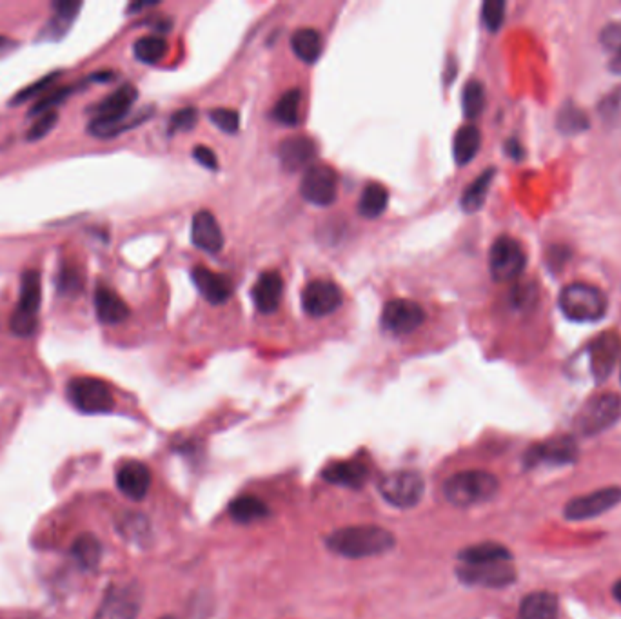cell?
I'll use <instances>...</instances> for the list:
<instances>
[{
  "mask_svg": "<svg viewBox=\"0 0 621 619\" xmlns=\"http://www.w3.org/2000/svg\"><path fill=\"white\" fill-rule=\"evenodd\" d=\"M137 99V88L131 84H124L115 93H111L93 109L95 118L89 124V133L93 137L111 138L148 120L151 109H142L137 115H131V108Z\"/></svg>",
  "mask_w": 621,
  "mask_h": 619,
  "instance_id": "1",
  "label": "cell"
},
{
  "mask_svg": "<svg viewBox=\"0 0 621 619\" xmlns=\"http://www.w3.org/2000/svg\"><path fill=\"white\" fill-rule=\"evenodd\" d=\"M327 547L345 558H371L395 547V536L376 525H355L338 529L327 538Z\"/></svg>",
  "mask_w": 621,
  "mask_h": 619,
  "instance_id": "2",
  "label": "cell"
},
{
  "mask_svg": "<svg viewBox=\"0 0 621 619\" xmlns=\"http://www.w3.org/2000/svg\"><path fill=\"white\" fill-rule=\"evenodd\" d=\"M560 309L563 316L571 322L591 324L602 320L607 313V296L603 295L602 289L596 285L585 282H572L565 285L560 293Z\"/></svg>",
  "mask_w": 621,
  "mask_h": 619,
  "instance_id": "3",
  "label": "cell"
},
{
  "mask_svg": "<svg viewBox=\"0 0 621 619\" xmlns=\"http://www.w3.org/2000/svg\"><path fill=\"white\" fill-rule=\"evenodd\" d=\"M498 492V480L491 472L465 471L454 474L445 482L444 494L447 502L456 507H471L489 502Z\"/></svg>",
  "mask_w": 621,
  "mask_h": 619,
  "instance_id": "4",
  "label": "cell"
},
{
  "mask_svg": "<svg viewBox=\"0 0 621 619\" xmlns=\"http://www.w3.org/2000/svg\"><path fill=\"white\" fill-rule=\"evenodd\" d=\"M40 302H42L40 273L37 269H28L20 278L19 305L11 315L10 327L13 335L28 338L37 331Z\"/></svg>",
  "mask_w": 621,
  "mask_h": 619,
  "instance_id": "5",
  "label": "cell"
},
{
  "mask_svg": "<svg viewBox=\"0 0 621 619\" xmlns=\"http://www.w3.org/2000/svg\"><path fill=\"white\" fill-rule=\"evenodd\" d=\"M68 398L71 405L84 414H106L115 407L109 385L93 376H77L69 380Z\"/></svg>",
  "mask_w": 621,
  "mask_h": 619,
  "instance_id": "6",
  "label": "cell"
},
{
  "mask_svg": "<svg viewBox=\"0 0 621 619\" xmlns=\"http://www.w3.org/2000/svg\"><path fill=\"white\" fill-rule=\"evenodd\" d=\"M525 264V251L513 236L503 235L494 240L489 253V271L494 282H513L525 271Z\"/></svg>",
  "mask_w": 621,
  "mask_h": 619,
  "instance_id": "7",
  "label": "cell"
},
{
  "mask_svg": "<svg viewBox=\"0 0 621 619\" xmlns=\"http://www.w3.org/2000/svg\"><path fill=\"white\" fill-rule=\"evenodd\" d=\"M621 414V398L618 394L603 393L583 405L576 418V427L583 436L602 433L616 423Z\"/></svg>",
  "mask_w": 621,
  "mask_h": 619,
  "instance_id": "8",
  "label": "cell"
},
{
  "mask_svg": "<svg viewBox=\"0 0 621 619\" xmlns=\"http://www.w3.org/2000/svg\"><path fill=\"white\" fill-rule=\"evenodd\" d=\"M380 494L398 509H411L424 494V480L418 472H391L380 482Z\"/></svg>",
  "mask_w": 621,
  "mask_h": 619,
  "instance_id": "9",
  "label": "cell"
},
{
  "mask_svg": "<svg viewBox=\"0 0 621 619\" xmlns=\"http://www.w3.org/2000/svg\"><path fill=\"white\" fill-rule=\"evenodd\" d=\"M300 193L309 204L331 206L338 197V175L327 164H313L304 171Z\"/></svg>",
  "mask_w": 621,
  "mask_h": 619,
  "instance_id": "10",
  "label": "cell"
},
{
  "mask_svg": "<svg viewBox=\"0 0 621 619\" xmlns=\"http://www.w3.org/2000/svg\"><path fill=\"white\" fill-rule=\"evenodd\" d=\"M425 322V311L422 305L413 300L396 298L387 302L382 313V325L389 333L395 335H411Z\"/></svg>",
  "mask_w": 621,
  "mask_h": 619,
  "instance_id": "11",
  "label": "cell"
},
{
  "mask_svg": "<svg viewBox=\"0 0 621 619\" xmlns=\"http://www.w3.org/2000/svg\"><path fill=\"white\" fill-rule=\"evenodd\" d=\"M620 356L621 338L614 331L602 333L589 345L591 373L598 384H602L611 376L614 367L620 362Z\"/></svg>",
  "mask_w": 621,
  "mask_h": 619,
  "instance_id": "12",
  "label": "cell"
},
{
  "mask_svg": "<svg viewBox=\"0 0 621 619\" xmlns=\"http://www.w3.org/2000/svg\"><path fill=\"white\" fill-rule=\"evenodd\" d=\"M621 502L620 487H605L600 491L585 494L580 498H574L567 507H565V516L569 520L580 521L596 518L603 512L611 511L612 507H616Z\"/></svg>",
  "mask_w": 621,
  "mask_h": 619,
  "instance_id": "13",
  "label": "cell"
},
{
  "mask_svg": "<svg viewBox=\"0 0 621 619\" xmlns=\"http://www.w3.org/2000/svg\"><path fill=\"white\" fill-rule=\"evenodd\" d=\"M302 305L307 315L315 318L333 315L342 305V291L329 280H313L302 291Z\"/></svg>",
  "mask_w": 621,
  "mask_h": 619,
  "instance_id": "14",
  "label": "cell"
},
{
  "mask_svg": "<svg viewBox=\"0 0 621 619\" xmlns=\"http://www.w3.org/2000/svg\"><path fill=\"white\" fill-rule=\"evenodd\" d=\"M578 445L571 436H558L547 442L536 443L527 454L525 463L529 467L540 465V463H551V465H569L578 460Z\"/></svg>",
  "mask_w": 621,
  "mask_h": 619,
  "instance_id": "15",
  "label": "cell"
},
{
  "mask_svg": "<svg viewBox=\"0 0 621 619\" xmlns=\"http://www.w3.org/2000/svg\"><path fill=\"white\" fill-rule=\"evenodd\" d=\"M138 610L140 600L137 590L129 587H111L93 619H137Z\"/></svg>",
  "mask_w": 621,
  "mask_h": 619,
  "instance_id": "16",
  "label": "cell"
},
{
  "mask_svg": "<svg viewBox=\"0 0 621 619\" xmlns=\"http://www.w3.org/2000/svg\"><path fill=\"white\" fill-rule=\"evenodd\" d=\"M282 168L289 173H296L300 169H307L313 166L316 158V144L313 138L306 135H295L289 137L280 144L278 149Z\"/></svg>",
  "mask_w": 621,
  "mask_h": 619,
  "instance_id": "17",
  "label": "cell"
},
{
  "mask_svg": "<svg viewBox=\"0 0 621 619\" xmlns=\"http://www.w3.org/2000/svg\"><path fill=\"white\" fill-rule=\"evenodd\" d=\"M458 576L469 585H482V587H505L516 578L511 563L476 565V567L462 565L458 569Z\"/></svg>",
  "mask_w": 621,
  "mask_h": 619,
  "instance_id": "18",
  "label": "cell"
},
{
  "mask_svg": "<svg viewBox=\"0 0 621 619\" xmlns=\"http://www.w3.org/2000/svg\"><path fill=\"white\" fill-rule=\"evenodd\" d=\"M193 282L198 287V291L206 298L209 304L222 305L233 296L235 285L231 278L226 275H218L215 271L207 267L198 266L191 271Z\"/></svg>",
  "mask_w": 621,
  "mask_h": 619,
  "instance_id": "19",
  "label": "cell"
},
{
  "mask_svg": "<svg viewBox=\"0 0 621 619\" xmlns=\"http://www.w3.org/2000/svg\"><path fill=\"white\" fill-rule=\"evenodd\" d=\"M191 240L193 244L206 251L209 255H215L224 247V233L218 226V220L209 211H198L191 222Z\"/></svg>",
  "mask_w": 621,
  "mask_h": 619,
  "instance_id": "20",
  "label": "cell"
},
{
  "mask_svg": "<svg viewBox=\"0 0 621 619\" xmlns=\"http://www.w3.org/2000/svg\"><path fill=\"white\" fill-rule=\"evenodd\" d=\"M117 485H119V491L128 496L131 500H142L146 498V494L151 487V472L144 463L126 462L120 467L117 472Z\"/></svg>",
  "mask_w": 621,
  "mask_h": 619,
  "instance_id": "21",
  "label": "cell"
},
{
  "mask_svg": "<svg viewBox=\"0 0 621 619\" xmlns=\"http://www.w3.org/2000/svg\"><path fill=\"white\" fill-rule=\"evenodd\" d=\"M253 300L260 313H275L284 295V280L276 271H267L258 276L257 284L253 285Z\"/></svg>",
  "mask_w": 621,
  "mask_h": 619,
  "instance_id": "22",
  "label": "cell"
},
{
  "mask_svg": "<svg viewBox=\"0 0 621 619\" xmlns=\"http://www.w3.org/2000/svg\"><path fill=\"white\" fill-rule=\"evenodd\" d=\"M95 311L102 324H122L129 316V307L108 285L99 284L95 291Z\"/></svg>",
  "mask_w": 621,
  "mask_h": 619,
  "instance_id": "23",
  "label": "cell"
},
{
  "mask_svg": "<svg viewBox=\"0 0 621 619\" xmlns=\"http://www.w3.org/2000/svg\"><path fill=\"white\" fill-rule=\"evenodd\" d=\"M82 4L73 0H59L53 2V17L46 24V28L40 31L42 40H59L68 33L69 26L77 19Z\"/></svg>",
  "mask_w": 621,
  "mask_h": 619,
  "instance_id": "24",
  "label": "cell"
},
{
  "mask_svg": "<svg viewBox=\"0 0 621 619\" xmlns=\"http://www.w3.org/2000/svg\"><path fill=\"white\" fill-rule=\"evenodd\" d=\"M367 476H369L367 465L358 460L331 463L324 471V478L327 482L351 487V489H360L367 480Z\"/></svg>",
  "mask_w": 621,
  "mask_h": 619,
  "instance_id": "25",
  "label": "cell"
},
{
  "mask_svg": "<svg viewBox=\"0 0 621 619\" xmlns=\"http://www.w3.org/2000/svg\"><path fill=\"white\" fill-rule=\"evenodd\" d=\"M511 560H513V554L500 543H478L460 552L462 565H471V567L511 563Z\"/></svg>",
  "mask_w": 621,
  "mask_h": 619,
  "instance_id": "26",
  "label": "cell"
},
{
  "mask_svg": "<svg viewBox=\"0 0 621 619\" xmlns=\"http://www.w3.org/2000/svg\"><path fill=\"white\" fill-rule=\"evenodd\" d=\"M520 619H558V598L551 592H533L520 605Z\"/></svg>",
  "mask_w": 621,
  "mask_h": 619,
  "instance_id": "27",
  "label": "cell"
},
{
  "mask_svg": "<svg viewBox=\"0 0 621 619\" xmlns=\"http://www.w3.org/2000/svg\"><path fill=\"white\" fill-rule=\"evenodd\" d=\"M482 146V133L474 126H464L458 129L454 135L453 155L458 166H467L473 162V158L478 155Z\"/></svg>",
  "mask_w": 621,
  "mask_h": 619,
  "instance_id": "28",
  "label": "cell"
},
{
  "mask_svg": "<svg viewBox=\"0 0 621 619\" xmlns=\"http://www.w3.org/2000/svg\"><path fill=\"white\" fill-rule=\"evenodd\" d=\"M291 48L298 59L304 60L307 64H313L320 59L322 50H324L322 35L311 28H302L291 37Z\"/></svg>",
  "mask_w": 621,
  "mask_h": 619,
  "instance_id": "29",
  "label": "cell"
},
{
  "mask_svg": "<svg viewBox=\"0 0 621 619\" xmlns=\"http://www.w3.org/2000/svg\"><path fill=\"white\" fill-rule=\"evenodd\" d=\"M387 204H389V191L382 184L373 182L365 186L362 191V197L358 202V213L364 218L373 220V218L384 215Z\"/></svg>",
  "mask_w": 621,
  "mask_h": 619,
  "instance_id": "30",
  "label": "cell"
},
{
  "mask_svg": "<svg viewBox=\"0 0 621 619\" xmlns=\"http://www.w3.org/2000/svg\"><path fill=\"white\" fill-rule=\"evenodd\" d=\"M556 126L560 129V133L572 137V135H580L583 131L591 128V120L583 109L574 106L572 102H565L562 109L558 111Z\"/></svg>",
  "mask_w": 621,
  "mask_h": 619,
  "instance_id": "31",
  "label": "cell"
},
{
  "mask_svg": "<svg viewBox=\"0 0 621 619\" xmlns=\"http://www.w3.org/2000/svg\"><path fill=\"white\" fill-rule=\"evenodd\" d=\"M494 175H496V169H487L465 189L464 197H462V207L465 213H476L482 209L485 198L489 195L491 184H493Z\"/></svg>",
  "mask_w": 621,
  "mask_h": 619,
  "instance_id": "32",
  "label": "cell"
},
{
  "mask_svg": "<svg viewBox=\"0 0 621 619\" xmlns=\"http://www.w3.org/2000/svg\"><path fill=\"white\" fill-rule=\"evenodd\" d=\"M266 503L262 502L257 496H240L229 505V514L238 523H253V521L264 520L267 516Z\"/></svg>",
  "mask_w": 621,
  "mask_h": 619,
  "instance_id": "33",
  "label": "cell"
},
{
  "mask_svg": "<svg viewBox=\"0 0 621 619\" xmlns=\"http://www.w3.org/2000/svg\"><path fill=\"white\" fill-rule=\"evenodd\" d=\"M71 554L75 561L79 563L84 570H93L99 567L100 556H102V547L100 541L91 536V534H82L80 538L73 543Z\"/></svg>",
  "mask_w": 621,
  "mask_h": 619,
  "instance_id": "34",
  "label": "cell"
},
{
  "mask_svg": "<svg viewBox=\"0 0 621 619\" xmlns=\"http://www.w3.org/2000/svg\"><path fill=\"white\" fill-rule=\"evenodd\" d=\"M300 106H302V93L300 89H289L273 109V117L276 122L284 126H296L300 122Z\"/></svg>",
  "mask_w": 621,
  "mask_h": 619,
  "instance_id": "35",
  "label": "cell"
},
{
  "mask_svg": "<svg viewBox=\"0 0 621 619\" xmlns=\"http://www.w3.org/2000/svg\"><path fill=\"white\" fill-rule=\"evenodd\" d=\"M166 51H168V42L162 39V37H157V35L142 37L133 46L135 57L140 62H144V64H157V62L164 59Z\"/></svg>",
  "mask_w": 621,
  "mask_h": 619,
  "instance_id": "36",
  "label": "cell"
},
{
  "mask_svg": "<svg viewBox=\"0 0 621 619\" xmlns=\"http://www.w3.org/2000/svg\"><path fill=\"white\" fill-rule=\"evenodd\" d=\"M462 108H464L465 117L469 120L480 117L483 108H485V89L482 82L471 80L467 82L462 95Z\"/></svg>",
  "mask_w": 621,
  "mask_h": 619,
  "instance_id": "37",
  "label": "cell"
},
{
  "mask_svg": "<svg viewBox=\"0 0 621 619\" xmlns=\"http://www.w3.org/2000/svg\"><path fill=\"white\" fill-rule=\"evenodd\" d=\"M60 77V71H53L50 73L48 77H44V79L37 80V82H33L30 84L28 88L20 89L19 93L11 99V106H20V104H24V102H28V100L33 99V97H42L46 91H50L53 88V82H57Z\"/></svg>",
  "mask_w": 621,
  "mask_h": 619,
  "instance_id": "38",
  "label": "cell"
},
{
  "mask_svg": "<svg viewBox=\"0 0 621 619\" xmlns=\"http://www.w3.org/2000/svg\"><path fill=\"white\" fill-rule=\"evenodd\" d=\"M71 93V86H57V88H51L50 91H46L39 102L30 109L31 117H40L44 113H50L55 111V106H59L62 100L68 97Z\"/></svg>",
  "mask_w": 621,
  "mask_h": 619,
  "instance_id": "39",
  "label": "cell"
},
{
  "mask_svg": "<svg viewBox=\"0 0 621 619\" xmlns=\"http://www.w3.org/2000/svg\"><path fill=\"white\" fill-rule=\"evenodd\" d=\"M482 19L489 30H500L503 20H505V2L503 0H487V2H483Z\"/></svg>",
  "mask_w": 621,
  "mask_h": 619,
  "instance_id": "40",
  "label": "cell"
},
{
  "mask_svg": "<svg viewBox=\"0 0 621 619\" xmlns=\"http://www.w3.org/2000/svg\"><path fill=\"white\" fill-rule=\"evenodd\" d=\"M209 118L224 133H237L238 128H240V115L233 109H213V111H209Z\"/></svg>",
  "mask_w": 621,
  "mask_h": 619,
  "instance_id": "41",
  "label": "cell"
},
{
  "mask_svg": "<svg viewBox=\"0 0 621 619\" xmlns=\"http://www.w3.org/2000/svg\"><path fill=\"white\" fill-rule=\"evenodd\" d=\"M57 122H59V115H57V111H50V113L40 115V117H37V120L33 122V126L28 129V133H26V140H30V142H37V140H42V138L48 137L51 129L55 128V124H57Z\"/></svg>",
  "mask_w": 621,
  "mask_h": 619,
  "instance_id": "42",
  "label": "cell"
},
{
  "mask_svg": "<svg viewBox=\"0 0 621 619\" xmlns=\"http://www.w3.org/2000/svg\"><path fill=\"white\" fill-rule=\"evenodd\" d=\"M59 289L62 295H77L82 289V275L75 266H64L59 273Z\"/></svg>",
  "mask_w": 621,
  "mask_h": 619,
  "instance_id": "43",
  "label": "cell"
},
{
  "mask_svg": "<svg viewBox=\"0 0 621 619\" xmlns=\"http://www.w3.org/2000/svg\"><path fill=\"white\" fill-rule=\"evenodd\" d=\"M198 111L195 108H184L173 113L171 122H169V131L178 133V131H189V129L197 126Z\"/></svg>",
  "mask_w": 621,
  "mask_h": 619,
  "instance_id": "44",
  "label": "cell"
},
{
  "mask_svg": "<svg viewBox=\"0 0 621 619\" xmlns=\"http://www.w3.org/2000/svg\"><path fill=\"white\" fill-rule=\"evenodd\" d=\"M193 157H195L200 166L211 169V171H217L218 158L213 149L206 148V146H197V148L193 149Z\"/></svg>",
  "mask_w": 621,
  "mask_h": 619,
  "instance_id": "45",
  "label": "cell"
},
{
  "mask_svg": "<svg viewBox=\"0 0 621 619\" xmlns=\"http://www.w3.org/2000/svg\"><path fill=\"white\" fill-rule=\"evenodd\" d=\"M534 296H536V289H534L533 285L516 287L513 293V304L516 305V307L531 305L534 302Z\"/></svg>",
  "mask_w": 621,
  "mask_h": 619,
  "instance_id": "46",
  "label": "cell"
},
{
  "mask_svg": "<svg viewBox=\"0 0 621 619\" xmlns=\"http://www.w3.org/2000/svg\"><path fill=\"white\" fill-rule=\"evenodd\" d=\"M603 48L611 50L612 53L621 46V28L618 26H609L605 28L602 35Z\"/></svg>",
  "mask_w": 621,
  "mask_h": 619,
  "instance_id": "47",
  "label": "cell"
},
{
  "mask_svg": "<svg viewBox=\"0 0 621 619\" xmlns=\"http://www.w3.org/2000/svg\"><path fill=\"white\" fill-rule=\"evenodd\" d=\"M505 151H507L509 157L514 158V160H522L523 158V148L520 146V142L514 140V138H511V140L505 144Z\"/></svg>",
  "mask_w": 621,
  "mask_h": 619,
  "instance_id": "48",
  "label": "cell"
},
{
  "mask_svg": "<svg viewBox=\"0 0 621 619\" xmlns=\"http://www.w3.org/2000/svg\"><path fill=\"white\" fill-rule=\"evenodd\" d=\"M609 69H611L614 75H621V46L614 51L611 62H609Z\"/></svg>",
  "mask_w": 621,
  "mask_h": 619,
  "instance_id": "49",
  "label": "cell"
},
{
  "mask_svg": "<svg viewBox=\"0 0 621 619\" xmlns=\"http://www.w3.org/2000/svg\"><path fill=\"white\" fill-rule=\"evenodd\" d=\"M15 44H17L15 40H11L8 39V37H2V35H0V57H2V55H6V53H10V51L15 48Z\"/></svg>",
  "mask_w": 621,
  "mask_h": 619,
  "instance_id": "50",
  "label": "cell"
},
{
  "mask_svg": "<svg viewBox=\"0 0 621 619\" xmlns=\"http://www.w3.org/2000/svg\"><path fill=\"white\" fill-rule=\"evenodd\" d=\"M151 6H155V2H135V4L129 6L128 11L133 13V11L146 10V8H151Z\"/></svg>",
  "mask_w": 621,
  "mask_h": 619,
  "instance_id": "51",
  "label": "cell"
},
{
  "mask_svg": "<svg viewBox=\"0 0 621 619\" xmlns=\"http://www.w3.org/2000/svg\"><path fill=\"white\" fill-rule=\"evenodd\" d=\"M612 594H614V598H616V600L620 601L621 603V580L618 581L616 585H614V589H612Z\"/></svg>",
  "mask_w": 621,
  "mask_h": 619,
  "instance_id": "52",
  "label": "cell"
},
{
  "mask_svg": "<svg viewBox=\"0 0 621 619\" xmlns=\"http://www.w3.org/2000/svg\"><path fill=\"white\" fill-rule=\"evenodd\" d=\"M160 619H177V618H173V616H164V618H160Z\"/></svg>",
  "mask_w": 621,
  "mask_h": 619,
  "instance_id": "53",
  "label": "cell"
},
{
  "mask_svg": "<svg viewBox=\"0 0 621 619\" xmlns=\"http://www.w3.org/2000/svg\"><path fill=\"white\" fill-rule=\"evenodd\" d=\"M620 380H621V369H620Z\"/></svg>",
  "mask_w": 621,
  "mask_h": 619,
  "instance_id": "54",
  "label": "cell"
}]
</instances>
